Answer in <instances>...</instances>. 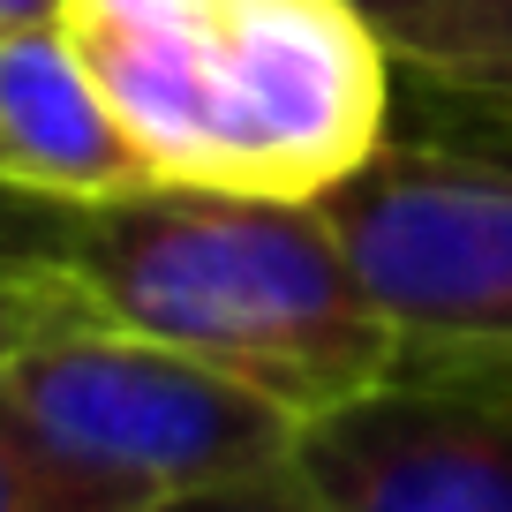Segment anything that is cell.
<instances>
[{"mask_svg":"<svg viewBox=\"0 0 512 512\" xmlns=\"http://www.w3.org/2000/svg\"><path fill=\"white\" fill-rule=\"evenodd\" d=\"M61 31L151 181L317 204L392 136L400 76L354 0H68Z\"/></svg>","mask_w":512,"mask_h":512,"instance_id":"obj_1","label":"cell"},{"mask_svg":"<svg viewBox=\"0 0 512 512\" xmlns=\"http://www.w3.org/2000/svg\"><path fill=\"white\" fill-rule=\"evenodd\" d=\"M0 392L61 460L91 467L136 505L279 475L302 437L294 407L113 317H76L31 339L0 369Z\"/></svg>","mask_w":512,"mask_h":512,"instance_id":"obj_3","label":"cell"},{"mask_svg":"<svg viewBox=\"0 0 512 512\" xmlns=\"http://www.w3.org/2000/svg\"><path fill=\"white\" fill-rule=\"evenodd\" d=\"M68 211H76V196H46L31 181L0 174V256H61Z\"/></svg>","mask_w":512,"mask_h":512,"instance_id":"obj_10","label":"cell"},{"mask_svg":"<svg viewBox=\"0 0 512 512\" xmlns=\"http://www.w3.org/2000/svg\"><path fill=\"white\" fill-rule=\"evenodd\" d=\"M400 83L512 136V0H354Z\"/></svg>","mask_w":512,"mask_h":512,"instance_id":"obj_7","label":"cell"},{"mask_svg":"<svg viewBox=\"0 0 512 512\" xmlns=\"http://www.w3.org/2000/svg\"><path fill=\"white\" fill-rule=\"evenodd\" d=\"M0 512H144V505L113 482H98L91 467L61 460L0 392Z\"/></svg>","mask_w":512,"mask_h":512,"instance_id":"obj_8","label":"cell"},{"mask_svg":"<svg viewBox=\"0 0 512 512\" xmlns=\"http://www.w3.org/2000/svg\"><path fill=\"white\" fill-rule=\"evenodd\" d=\"M362 294L400 332V369L512 377V136L392 144L317 196Z\"/></svg>","mask_w":512,"mask_h":512,"instance_id":"obj_4","label":"cell"},{"mask_svg":"<svg viewBox=\"0 0 512 512\" xmlns=\"http://www.w3.org/2000/svg\"><path fill=\"white\" fill-rule=\"evenodd\" d=\"M68 16V0H0V38L8 31H53Z\"/></svg>","mask_w":512,"mask_h":512,"instance_id":"obj_12","label":"cell"},{"mask_svg":"<svg viewBox=\"0 0 512 512\" xmlns=\"http://www.w3.org/2000/svg\"><path fill=\"white\" fill-rule=\"evenodd\" d=\"M76 317H98V309L53 256H0V369L16 362L31 339L61 332Z\"/></svg>","mask_w":512,"mask_h":512,"instance_id":"obj_9","label":"cell"},{"mask_svg":"<svg viewBox=\"0 0 512 512\" xmlns=\"http://www.w3.org/2000/svg\"><path fill=\"white\" fill-rule=\"evenodd\" d=\"M8 181H16V174H8Z\"/></svg>","mask_w":512,"mask_h":512,"instance_id":"obj_13","label":"cell"},{"mask_svg":"<svg viewBox=\"0 0 512 512\" xmlns=\"http://www.w3.org/2000/svg\"><path fill=\"white\" fill-rule=\"evenodd\" d=\"M144 512H324V505L294 482V467H279V475H249V482H219V490L159 497V505H144Z\"/></svg>","mask_w":512,"mask_h":512,"instance_id":"obj_11","label":"cell"},{"mask_svg":"<svg viewBox=\"0 0 512 512\" xmlns=\"http://www.w3.org/2000/svg\"><path fill=\"white\" fill-rule=\"evenodd\" d=\"M287 467L324 512H512V377L392 369L309 415Z\"/></svg>","mask_w":512,"mask_h":512,"instance_id":"obj_5","label":"cell"},{"mask_svg":"<svg viewBox=\"0 0 512 512\" xmlns=\"http://www.w3.org/2000/svg\"><path fill=\"white\" fill-rule=\"evenodd\" d=\"M53 264L98 317L256 384L302 422L400 369V332L362 294L324 211L294 196L196 181L76 196Z\"/></svg>","mask_w":512,"mask_h":512,"instance_id":"obj_2","label":"cell"},{"mask_svg":"<svg viewBox=\"0 0 512 512\" xmlns=\"http://www.w3.org/2000/svg\"><path fill=\"white\" fill-rule=\"evenodd\" d=\"M0 174L46 196H121L151 181L136 136L61 23L0 38Z\"/></svg>","mask_w":512,"mask_h":512,"instance_id":"obj_6","label":"cell"}]
</instances>
